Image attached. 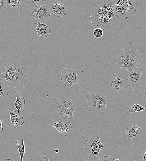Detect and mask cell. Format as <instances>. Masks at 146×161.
<instances>
[{
    "label": "cell",
    "mask_w": 146,
    "mask_h": 161,
    "mask_svg": "<svg viewBox=\"0 0 146 161\" xmlns=\"http://www.w3.org/2000/svg\"><path fill=\"white\" fill-rule=\"evenodd\" d=\"M146 110V109L143 106L135 103L130 107L127 108L125 111V113L126 114H129Z\"/></svg>",
    "instance_id": "7402d4cb"
},
{
    "label": "cell",
    "mask_w": 146,
    "mask_h": 161,
    "mask_svg": "<svg viewBox=\"0 0 146 161\" xmlns=\"http://www.w3.org/2000/svg\"><path fill=\"white\" fill-rule=\"evenodd\" d=\"M84 161H93L89 159L88 158H86Z\"/></svg>",
    "instance_id": "1f68e13d"
},
{
    "label": "cell",
    "mask_w": 146,
    "mask_h": 161,
    "mask_svg": "<svg viewBox=\"0 0 146 161\" xmlns=\"http://www.w3.org/2000/svg\"><path fill=\"white\" fill-rule=\"evenodd\" d=\"M109 101L108 98L100 93L90 92L87 95L86 102L89 111L99 115H103L106 111V105Z\"/></svg>",
    "instance_id": "8992f818"
},
{
    "label": "cell",
    "mask_w": 146,
    "mask_h": 161,
    "mask_svg": "<svg viewBox=\"0 0 146 161\" xmlns=\"http://www.w3.org/2000/svg\"><path fill=\"white\" fill-rule=\"evenodd\" d=\"M76 106L71 98L58 97L54 100L50 111L54 117L63 118L69 122L75 119L73 113L75 111Z\"/></svg>",
    "instance_id": "3957f363"
},
{
    "label": "cell",
    "mask_w": 146,
    "mask_h": 161,
    "mask_svg": "<svg viewBox=\"0 0 146 161\" xmlns=\"http://www.w3.org/2000/svg\"><path fill=\"white\" fill-rule=\"evenodd\" d=\"M58 150L57 149H56L55 150V151L56 153H57L58 152Z\"/></svg>",
    "instance_id": "836d02e7"
},
{
    "label": "cell",
    "mask_w": 146,
    "mask_h": 161,
    "mask_svg": "<svg viewBox=\"0 0 146 161\" xmlns=\"http://www.w3.org/2000/svg\"><path fill=\"white\" fill-rule=\"evenodd\" d=\"M84 147L88 158L93 161H98L102 156L100 150L103 148H106V145L101 142L99 136L94 131L84 141Z\"/></svg>",
    "instance_id": "5b68a950"
},
{
    "label": "cell",
    "mask_w": 146,
    "mask_h": 161,
    "mask_svg": "<svg viewBox=\"0 0 146 161\" xmlns=\"http://www.w3.org/2000/svg\"><path fill=\"white\" fill-rule=\"evenodd\" d=\"M16 144L17 150L20 154L21 161H23V157L25 154V146L23 137H22L20 139V140L17 141Z\"/></svg>",
    "instance_id": "ffe728a7"
},
{
    "label": "cell",
    "mask_w": 146,
    "mask_h": 161,
    "mask_svg": "<svg viewBox=\"0 0 146 161\" xmlns=\"http://www.w3.org/2000/svg\"><path fill=\"white\" fill-rule=\"evenodd\" d=\"M22 64V62L19 60H15L11 63L6 64L5 72L0 73V81L6 85L8 89L25 86L27 72Z\"/></svg>",
    "instance_id": "6da1fadb"
},
{
    "label": "cell",
    "mask_w": 146,
    "mask_h": 161,
    "mask_svg": "<svg viewBox=\"0 0 146 161\" xmlns=\"http://www.w3.org/2000/svg\"><path fill=\"white\" fill-rule=\"evenodd\" d=\"M113 161H121V159L120 158L116 159H114Z\"/></svg>",
    "instance_id": "d6a6232c"
},
{
    "label": "cell",
    "mask_w": 146,
    "mask_h": 161,
    "mask_svg": "<svg viewBox=\"0 0 146 161\" xmlns=\"http://www.w3.org/2000/svg\"><path fill=\"white\" fill-rule=\"evenodd\" d=\"M78 73L77 70L71 68H66L61 73L60 80L63 82L66 87L69 88L79 82L77 76Z\"/></svg>",
    "instance_id": "9c48e42d"
},
{
    "label": "cell",
    "mask_w": 146,
    "mask_h": 161,
    "mask_svg": "<svg viewBox=\"0 0 146 161\" xmlns=\"http://www.w3.org/2000/svg\"><path fill=\"white\" fill-rule=\"evenodd\" d=\"M35 29L37 33V36H40L41 38L47 37L50 35V30L48 25L45 23L38 24Z\"/></svg>",
    "instance_id": "d6986e66"
},
{
    "label": "cell",
    "mask_w": 146,
    "mask_h": 161,
    "mask_svg": "<svg viewBox=\"0 0 146 161\" xmlns=\"http://www.w3.org/2000/svg\"><path fill=\"white\" fill-rule=\"evenodd\" d=\"M126 80L121 76L114 73L108 81H107V89L117 92H122L121 90L125 85V81Z\"/></svg>",
    "instance_id": "30bf717a"
},
{
    "label": "cell",
    "mask_w": 146,
    "mask_h": 161,
    "mask_svg": "<svg viewBox=\"0 0 146 161\" xmlns=\"http://www.w3.org/2000/svg\"><path fill=\"white\" fill-rule=\"evenodd\" d=\"M142 128V127L138 126L136 124H132L128 126L126 130L125 138L129 141L133 137L139 135V130Z\"/></svg>",
    "instance_id": "e0dca14e"
},
{
    "label": "cell",
    "mask_w": 146,
    "mask_h": 161,
    "mask_svg": "<svg viewBox=\"0 0 146 161\" xmlns=\"http://www.w3.org/2000/svg\"><path fill=\"white\" fill-rule=\"evenodd\" d=\"M142 69L140 67H136L132 70L127 76L126 80L131 82L132 85H138V82L142 75Z\"/></svg>",
    "instance_id": "9a60e30c"
},
{
    "label": "cell",
    "mask_w": 146,
    "mask_h": 161,
    "mask_svg": "<svg viewBox=\"0 0 146 161\" xmlns=\"http://www.w3.org/2000/svg\"><path fill=\"white\" fill-rule=\"evenodd\" d=\"M42 1V0H23L25 6L28 8L37 7Z\"/></svg>",
    "instance_id": "cb8c5ba5"
},
{
    "label": "cell",
    "mask_w": 146,
    "mask_h": 161,
    "mask_svg": "<svg viewBox=\"0 0 146 161\" xmlns=\"http://www.w3.org/2000/svg\"><path fill=\"white\" fill-rule=\"evenodd\" d=\"M9 94L6 85L0 81V102H5Z\"/></svg>",
    "instance_id": "44dd1931"
},
{
    "label": "cell",
    "mask_w": 146,
    "mask_h": 161,
    "mask_svg": "<svg viewBox=\"0 0 146 161\" xmlns=\"http://www.w3.org/2000/svg\"><path fill=\"white\" fill-rule=\"evenodd\" d=\"M30 161H49L48 157L43 152L36 153Z\"/></svg>",
    "instance_id": "603a6c76"
},
{
    "label": "cell",
    "mask_w": 146,
    "mask_h": 161,
    "mask_svg": "<svg viewBox=\"0 0 146 161\" xmlns=\"http://www.w3.org/2000/svg\"><path fill=\"white\" fill-rule=\"evenodd\" d=\"M2 161H15L13 159H9V158H6L5 159L2 160Z\"/></svg>",
    "instance_id": "f546056e"
},
{
    "label": "cell",
    "mask_w": 146,
    "mask_h": 161,
    "mask_svg": "<svg viewBox=\"0 0 146 161\" xmlns=\"http://www.w3.org/2000/svg\"><path fill=\"white\" fill-rule=\"evenodd\" d=\"M140 159V161H146V150L145 153L141 155Z\"/></svg>",
    "instance_id": "83f0119b"
},
{
    "label": "cell",
    "mask_w": 146,
    "mask_h": 161,
    "mask_svg": "<svg viewBox=\"0 0 146 161\" xmlns=\"http://www.w3.org/2000/svg\"><path fill=\"white\" fill-rule=\"evenodd\" d=\"M23 0H6V9L8 12L16 14L25 7Z\"/></svg>",
    "instance_id": "7c38bea8"
},
{
    "label": "cell",
    "mask_w": 146,
    "mask_h": 161,
    "mask_svg": "<svg viewBox=\"0 0 146 161\" xmlns=\"http://www.w3.org/2000/svg\"><path fill=\"white\" fill-rule=\"evenodd\" d=\"M6 0H0V12H2L6 6Z\"/></svg>",
    "instance_id": "484cf974"
},
{
    "label": "cell",
    "mask_w": 146,
    "mask_h": 161,
    "mask_svg": "<svg viewBox=\"0 0 146 161\" xmlns=\"http://www.w3.org/2000/svg\"><path fill=\"white\" fill-rule=\"evenodd\" d=\"M8 111L10 114L12 127L13 128H16L24 124V120L22 115H19L16 111L10 109H9Z\"/></svg>",
    "instance_id": "5bb4252c"
},
{
    "label": "cell",
    "mask_w": 146,
    "mask_h": 161,
    "mask_svg": "<svg viewBox=\"0 0 146 161\" xmlns=\"http://www.w3.org/2000/svg\"><path fill=\"white\" fill-rule=\"evenodd\" d=\"M114 159L107 155H104L99 159L98 161H113Z\"/></svg>",
    "instance_id": "4316f807"
},
{
    "label": "cell",
    "mask_w": 146,
    "mask_h": 161,
    "mask_svg": "<svg viewBox=\"0 0 146 161\" xmlns=\"http://www.w3.org/2000/svg\"><path fill=\"white\" fill-rule=\"evenodd\" d=\"M142 57L139 50L123 48L114 60L116 69L121 68L127 70V72L136 67Z\"/></svg>",
    "instance_id": "277c9868"
},
{
    "label": "cell",
    "mask_w": 146,
    "mask_h": 161,
    "mask_svg": "<svg viewBox=\"0 0 146 161\" xmlns=\"http://www.w3.org/2000/svg\"><path fill=\"white\" fill-rule=\"evenodd\" d=\"M113 7L116 13V16L121 17L124 20L129 18L125 7L120 0L112 1Z\"/></svg>",
    "instance_id": "4fadbf2b"
},
{
    "label": "cell",
    "mask_w": 146,
    "mask_h": 161,
    "mask_svg": "<svg viewBox=\"0 0 146 161\" xmlns=\"http://www.w3.org/2000/svg\"><path fill=\"white\" fill-rule=\"evenodd\" d=\"M39 8H32L30 15L34 23L35 24L39 23H45L50 19L51 11L49 5L47 3L44 6L40 4Z\"/></svg>",
    "instance_id": "52a82bcc"
},
{
    "label": "cell",
    "mask_w": 146,
    "mask_h": 161,
    "mask_svg": "<svg viewBox=\"0 0 146 161\" xmlns=\"http://www.w3.org/2000/svg\"><path fill=\"white\" fill-rule=\"evenodd\" d=\"M115 15L112 1L106 0L93 10L90 16L91 24L94 27L104 30L114 22L113 17Z\"/></svg>",
    "instance_id": "7a4b0ae2"
},
{
    "label": "cell",
    "mask_w": 146,
    "mask_h": 161,
    "mask_svg": "<svg viewBox=\"0 0 146 161\" xmlns=\"http://www.w3.org/2000/svg\"><path fill=\"white\" fill-rule=\"evenodd\" d=\"M144 102H145L146 103V92L145 93L144 96Z\"/></svg>",
    "instance_id": "4dcf8cb0"
},
{
    "label": "cell",
    "mask_w": 146,
    "mask_h": 161,
    "mask_svg": "<svg viewBox=\"0 0 146 161\" xmlns=\"http://www.w3.org/2000/svg\"><path fill=\"white\" fill-rule=\"evenodd\" d=\"M50 125L59 133L64 134L65 137L69 135L73 130L71 124L62 118H55L50 122Z\"/></svg>",
    "instance_id": "ba28073f"
},
{
    "label": "cell",
    "mask_w": 146,
    "mask_h": 161,
    "mask_svg": "<svg viewBox=\"0 0 146 161\" xmlns=\"http://www.w3.org/2000/svg\"><path fill=\"white\" fill-rule=\"evenodd\" d=\"M125 7L128 17H133L136 12L137 4L134 0H121Z\"/></svg>",
    "instance_id": "2e32d148"
},
{
    "label": "cell",
    "mask_w": 146,
    "mask_h": 161,
    "mask_svg": "<svg viewBox=\"0 0 146 161\" xmlns=\"http://www.w3.org/2000/svg\"><path fill=\"white\" fill-rule=\"evenodd\" d=\"M103 31L104 30L102 28H97L94 31V35L97 38L101 37L103 34Z\"/></svg>",
    "instance_id": "d4e9b609"
},
{
    "label": "cell",
    "mask_w": 146,
    "mask_h": 161,
    "mask_svg": "<svg viewBox=\"0 0 146 161\" xmlns=\"http://www.w3.org/2000/svg\"><path fill=\"white\" fill-rule=\"evenodd\" d=\"M3 120L0 119V134L2 133L3 130Z\"/></svg>",
    "instance_id": "f1b7e54d"
},
{
    "label": "cell",
    "mask_w": 146,
    "mask_h": 161,
    "mask_svg": "<svg viewBox=\"0 0 146 161\" xmlns=\"http://www.w3.org/2000/svg\"><path fill=\"white\" fill-rule=\"evenodd\" d=\"M16 100L14 103L15 108L17 110L18 114L22 115L23 110L25 108L26 101L24 96H21V94L17 91L15 94Z\"/></svg>",
    "instance_id": "ac0fdd59"
},
{
    "label": "cell",
    "mask_w": 146,
    "mask_h": 161,
    "mask_svg": "<svg viewBox=\"0 0 146 161\" xmlns=\"http://www.w3.org/2000/svg\"><path fill=\"white\" fill-rule=\"evenodd\" d=\"M50 11L57 18L65 16L67 12L66 5L60 1H52L49 5Z\"/></svg>",
    "instance_id": "8fae6325"
}]
</instances>
